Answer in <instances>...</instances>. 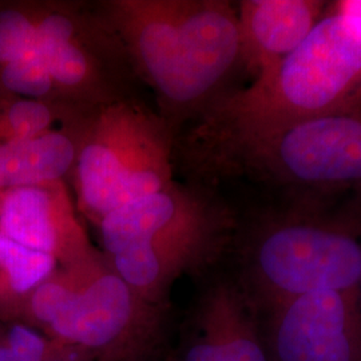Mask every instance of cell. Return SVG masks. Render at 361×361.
<instances>
[{
  "mask_svg": "<svg viewBox=\"0 0 361 361\" xmlns=\"http://www.w3.org/2000/svg\"><path fill=\"white\" fill-rule=\"evenodd\" d=\"M99 16L154 90L161 116L202 113L241 62L238 15L222 0H110Z\"/></svg>",
  "mask_w": 361,
  "mask_h": 361,
  "instance_id": "obj_1",
  "label": "cell"
},
{
  "mask_svg": "<svg viewBox=\"0 0 361 361\" xmlns=\"http://www.w3.org/2000/svg\"><path fill=\"white\" fill-rule=\"evenodd\" d=\"M360 102L361 18L338 7L247 87L209 104L193 133V149L201 154Z\"/></svg>",
  "mask_w": 361,
  "mask_h": 361,
  "instance_id": "obj_2",
  "label": "cell"
},
{
  "mask_svg": "<svg viewBox=\"0 0 361 361\" xmlns=\"http://www.w3.org/2000/svg\"><path fill=\"white\" fill-rule=\"evenodd\" d=\"M71 177L78 212L97 225L174 182L171 126L128 97L92 109L80 126Z\"/></svg>",
  "mask_w": 361,
  "mask_h": 361,
  "instance_id": "obj_3",
  "label": "cell"
},
{
  "mask_svg": "<svg viewBox=\"0 0 361 361\" xmlns=\"http://www.w3.org/2000/svg\"><path fill=\"white\" fill-rule=\"evenodd\" d=\"M240 285L259 314L304 295L361 292V241L332 224L271 225L247 247Z\"/></svg>",
  "mask_w": 361,
  "mask_h": 361,
  "instance_id": "obj_4",
  "label": "cell"
},
{
  "mask_svg": "<svg viewBox=\"0 0 361 361\" xmlns=\"http://www.w3.org/2000/svg\"><path fill=\"white\" fill-rule=\"evenodd\" d=\"M217 169H246L305 188L361 183V102L201 153Z\"/></svg>",
  "mask_w": 361,
  "mask_h": 361,
  "instance_id": "obj_5",
  "label": "cell"
},
{
  "mask_svg": "<svg viewBox=\"0 0 361 361\" xmlns=\"http://www.w3.org/2000/svg\"><path fill=\"white\" fill-rule=\"evenodd\" d=\"M165 310L138 296L102 255L87 284L46 335L92 361H149L161 341Z\"/></svg>",
  "mask_w": 361,
  "mask_h": 361,
  "instance_id": "obj_6",
  "label": "cell"
},
{
  "mask_svg": "<svg viewBox=\"0 0 361 361\" xmlns=\"http://www.w3.org/2000/svg\"><path fill=\"white\" fill-rule=\"evenodd\" d=\"M361 292H317L261 314L269 361H361Z\"/></svg>",
  "mask_w": 361,
  "mask_h": 361,
  "instance_id": "obj_7",
  "label": "cell"
},
{
  "mask_svg": "<svg viewBox=\"0 0 361 361\" xmlns=\"http://www.w3.org/2000/svg\"><path fill=\"white\" fill-rule=\"evenodd\" d=\"M174 361H269L261 314L241 285L219 281L201 295L180 328Z\"/></svg>",
  "mask_w": 361,
  "mask_h": 361,
  "instance_id": "obj_8",
  "label": "cell"
},
{
  "mask_svg": "<svg viewBox=\"0 0 361 361\" xmlns=\"http://www.w3.org/2000/svg\"><path fill=\"white\" fill-rule=\"evenodd\" d=\"M0 233L51 256L59 267L77 264L97 252L78 219L75 201L65 180L1 194Z\"/></svg>",
  "mask_w": 361,
  "mask_h": 361,
  "instance_id": "obj_9",
  "label": "cell"
},
{
  "mask_svg": "<svg viewBox=\"0 0 361 361\" xmlns=\"http://www.w3.org/2000/svg\"><path fill=\"white\" fill-rule=\"evenodd\" d=\"M106 257L157 237L222 228L221 216L207 200L171 182L157 193L118 207L97 224Z\"/></svg>",
  "mask_w": 361,
  "mask_h": 361,
  "instance_id": "obj_10",
  "label": "cell"
},
{
  "mask_svg": "<svg viewBox=\"0 0 361 361\" xmlns=\"http://www.w3.org/2000/svg\"><path fill=\"white\" fill-rule=\"evenodd\" d=\"M222 228L157 237L106 257L109 267L145 301L166 308V297L182 273L200 268L216 253Z\"/></svg>",
  "mask_w": 361,
  "mask_h": 361,
  "instance_id": "obj_11",
  "label": "cell"
},
{
  "mask_svg": "<svg viewBox=\"0 0 361 361\" xmlns=\"http://www.w3.org/2000/svg\"><path fill=\"white\" fill-rule=\"evenodd\" d=\"M324 1L245 0L237 10L241 62L255 77L295 51L320 22Z\"/></svg>",
  "mask_w": 361,
  "mask_h": 361,
  "instance_id": "obj_12",
  "label": "cell"
},
{
  "mask_svg": "<svg viewBox=\"0 0 361 361\" xmlns=\"http://www.w3.org/2000/svg\"><path fill=\"white\" fill-rule=\"evenodd\" d=\"M85 116L61 129L55 128L32 137L1 143L0 193L65 180L67 176H71Z\"/></svg>",
  "mask_w": 361,
  "mask_h": 361,
  "instance_id": "obj_13",
  "label": "cell"
},
{
  "mask_svg": "<svg viewBox=\"0 0 361 361\" xmlns=\"http://www.w3.org/2000/svg\"><path fill=\"white\" fill-rule=\"evenodd\" d=\"M101 258L102 255L95 252L77 264L58 267L27 296L16 314L22 320L20 323L42 328L46 332L87 284Z\"/></svg>",
  "mask_w": 361,
  "mask_h": 361,
  "instance_id": "obj_14",
  "label": "cell"
},
{
  "mask_svg": "<svg viewBox=\"0 0 361 361\" xmlns=\"http://www.w3.org/2000/svg\"><path fill=\"white\" fill-rule=\"evenodd\" d=\"M58 267L51 256L31 250L0 233V313L16 316L27 296Z\"/></svg>",
  "mask_w": 361,
  "mask_h": 361,
  "instance_id": "obj_15",
  "label": "cell"
},
{
  "mask_svg": "<svg viewBox=\"0 0 361 361\" xmlns=\"http://www.w3.org/2000/svg\"><path fill=\"white\" fill-rule=\"evenodd\" d=\"M89 111L68 104L0 97V145L55 129L56 123H74Z\"/></svg>",
  "mask_w": 361,
  "mask_h": 361,
  "instance_id": "obj_16",
  "label": "cell"
},
{
  "mask_svg": "<svg viewBox=\"0 0 361 361\" xmlns=\"http://www.w3.org/2000/svg\"><path fill=\"white\" fill-rule=\"evenodd\" d=\"M0 97L68 104L35 47L13 62L0 66Z\"/></svg>",
  "mask_w": 361,
  "mask_h": 361,
  "instance_id": "obj_17",
  "label": "cell"
},
{
  "mask_svg": "<svg viewBox=\"0 0 361 361\" xmlns=\"http://www.w3.org/2000/svg\"><path fill=\"white\" fill-rule=\"evenodd\" d=\"M40 3L0 6V66L13 62L34 47Z\"/></svg>",
  "mask_w": 361,
  "mask_h": 361,
  "instance_id": "obj_18",
  "label": "cell"
},
{
  "mask_svg": "<svg viewBox=\"0 0 361 361\" xmlns=\"http://www.w3.org/2000/svg\"><path fill=\"white\" fill-rule=\"evenodd\" d=\"M0 340L23 361L47 360L65 348L49 337L39 335L37 328L20 322L13 323Z\"/></svg>",
  "mask_w": 361,
  "mask_h": 361,
  "instance_id": "obj_19",
  "label": "cell"
},
{
  "mask_svg": "<svg viewBox=\"0 0 361 361\" xmlns=\"http://www.w3.org/2000/svg\"><path fill=\"white\" fill-rule=\"evenodd\" d=\"M44 361H92L89 356L79 352L77 349L62 348L55 356Z\"/></svg>",
  "mask_w": 361,
  "mask_h": 361,
  "instance_id": "obj_20",
  "label": "cell"
},
{
  "mask_svg": "<svg viewBox=\"0 0 361 361\" xmlns=\"http://www.w3.org/2000/svg\"><path fill=\"white\" fill-rule=\"evenodd\" d=\"M0 361H23L0 340Z\"/></svg>",
  "mask_w": 361,
  "mask_h": 361,
  "instance_id": "obj_21",
  "label": "cell"
},
{
  "mask_svg": "<svg viewBox=\"0 0 361 361\" xmlns=\"http://www.w3.org/2000/svg\"><path fill=\"white\" fill-rule=\"evenodd\" d=\"M1 194L3 193H0V201H1Z\"/></svg>",
  "mask_w": 361,
  "mask_h": 361,
  "instance_id": "obj_22",
  "label": "cell"
}]
</instances>
